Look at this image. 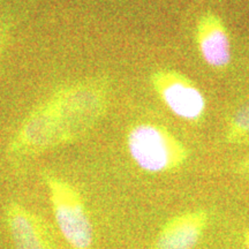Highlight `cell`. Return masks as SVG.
<instances>
[{
  "label": "cell",
  "instance_id": "obj_1",
  "mask_svg": "<svg viewBox=\"0 0 249 249\" xmlns=\"http://www.w3.org/2000/svg\"><path fill=\"white\" fill-rule=\"evenodd\" d=\"M105 110V90L97 81L65 86L34 108L8 142L13 156H31L75 142Z\"/></svg>",
  "mask_w": 249,
  "mask_h": 249
},
{
  "label": "cell",
  "instance_id": "obj_2",
  "mask_svg": "<svg viewBox=\"0 0 249 249\" xmlns=\"http://www.w3.org/2000/svg\"><path fill=\"white\" fill-rule=\"evenodd\" d=\"M42 177L62 238L71 249H92L93 227L81 193L49 171H44Z\"/></svg>",
  "mask_w": 249,
  "mask_h": 249
},
{
  "label": "cell",
  "instance_id": "obj_3",
  "mask_svg": "<svg viewBox=\"0 0 249 249\" xmlns=\"http://www.w3.org/2000/svg\"><path fill=\"white\" fill-rule=\"evenodd\" d=\"M130 158L148 173H163L180 166L188 152L169 129L158 124H134L127 134Z\"/></svg>",
  "mask_w": 249,
  "mask_h": 249
},
{
  "label": "cell",
  "instance_id": "obj_4",
  "mask_svg": "<svg viewBox=\"0 0 249 249\" xmlns=\"http://www.w3.org/2000/svg\"><path fill=\"white\" fill-rule=\"evenodd\" d=\"M151 83L174 116L187 121H196L203 116L207 107L204 95L198 87L180 71L158 70L151 75Z\"/></svg>",
  "mask_w": 249,
  "mask_h": 249
},
{
  "label": "cell",
  "instance_id": "obj_5",
  "mask_svg": "<svg viewBox=\"0 0 249 249\" xmlns=\"http://www.w3.org/2000/svg\"><path fill=\"white\" fill-rule=\"evenodd\" d=\"M5 220L15 249H55L44 220L24 205L8 202Z\"/></svg>",
  "mask_w": 249,
  "mask_h": 249
},
{
  "label": "cell",
  "instance_id": "obj_6",
  "mask_svg": "<svg viewBox=\"0 0 249 249\" xmlns=\"http://www.w3.org/2000/svg\"><path fill=\"white\" fill-rule=\"evenodd\" d=\"M196 43L203 60L214 68H224L231 62L232 48L223 21L214 14L200 18L196 28Z\"/></svg>",
  "mask_w": 249,
  "mask_h": 249
},
{
  "label": "cell",
  "instance_id": "obj_7",
  "mask_svg": "<svg viewBox=\"0 0 249 249\" xmlns=\"http://www.w3.org/2000/svg\"><path fill=\"white\" fill-rule=\"evenodd\" d=\"M205 224L203 213H191L174 218L157 236L155 249H193L200 240Z\"/></svg>",
  "mask_w": 249,
  "mask_h": 249
},
{
  "label": "cell",
  "instance_id": "obj_8",
  "mask_svg": "<svg viewBox=\"0 0 249 249\" xmlns=\"http://www.w3.org/2000/svg\"><path fill=\"white\" fill-rule=\"evenodd\" d=\"M227 135L233 142H249V104L233 116Z\"/></svg>",
  "mask_w": 249,
  "mask_h": 249
},
{
  "label": "cell",
  "instance_id": "obj_9",
  "mask_svg": "<svg viewBox=\"0 0 249 249\" xmlns=\"http://www.w3.org/2000/svg\"><path fill=\"white\" fill-rule=\"evenodd\" d=\"M0 50H1V40H0Z\"/></svg>",
  "mask_w": 249,
  "mask_h": 249
}]
</instances>
